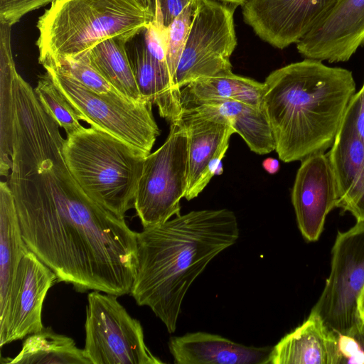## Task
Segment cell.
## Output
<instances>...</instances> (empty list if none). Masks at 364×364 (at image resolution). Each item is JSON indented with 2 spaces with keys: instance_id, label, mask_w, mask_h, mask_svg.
I'll use <instances>...</instances> for the list:
<instances>
[{
  "instance_id": "cell-1",
  "label": "cell",
  "mask_w": 364,
  "mask_h": 364,
  "mask_svg": "<svg viewBox=\"0 0 364 364\" xmlns=\"http://www.w3.org/2000/svg\"><path fill=\"white\" fill-rule=\"evenodd\" d=\"M8 183L28 250L58 282L78 291L130 294L137 232L83 191L68 169L62 148L37 151L11 175Z\"/></svg>"
},
{
  "instance_id": "cell-2",
  "label": "cell",
  "mask_w": 364,
  "mask_h": 364,
  "mask_svg": "<svg viewBox=\"0 0 364 364\" xmlns=\"http://www.w3.org/2000/svg\"><path fill=\"white\" fill-rule=\"evenodd\" d=\"M240 232L228 209L193 210L137 232V263L130 294L149 307L168 333L183 300L210 262L233 245Z\"/></svg>"
},
{
  "instance_id": "cell-3",
  "label": "cell",
  "mask_w": 364,
  "mask_h": 364,
  "mask_svg": "<svg viewBox=\"0 0 364 364\" xmlns=\"http://www.w3.org/2000/svg\"><path fill=\"white\" fill-rule=\"evenodd\" d=\"M350 70L306 58L271 73L262 105L284 162L302 161L332 146L355 95Z\"/></svg>"
},
{
  "instance_id": "cell-4",
  "label": "cell",
  "mask_w": 364,
  "mask_h": 364,
  "mask_svg": "<svg viewBox=\"0 0 364 364\" xmlns=\"http://www.w3.org/2000/svg\"><path fill=\"white\" fill-rule=\"evenodd\" d=\"M152 18L133 0H55L39 17V63L77 56L110 38L130 41Z\"/></svg>"
},
{
  "instance_id": "cell-5",
  "label": "cell",
  "mask_w": 364,
  "mask_h": 364,
  "mask_svg": "<svg viewBox=\"0 0 364 364\" xmlns=\"http://www.w3.org/2000/svg\"><path fill=\"white\" fill-rule=\"evenodd\" d=\"M63 153L73 176L100 206L124 218L134 207L146 156L93 127H83L64 139Z\"/></svg>"
},
{
  "instance_id": "cell-6",
  "label": "cell",
  "mask_w": 364,
  "mask_h": 364,
  "mask_svg": "<svg viewBox=\"0 0 364 364\" xmlns=\"http://www.w3.org/2000/svg\"><path fill=\"white\" fill-rule=\"evenodd\" d=\"M53 82L80 117L147 156L159 135L152 104L95 92L51 64L43 65Z\"/></svg>"
},
{
  "instance_id": "cell-7",
  "label": "cell",
  "mask_w": 364,
  "mask_h": 364,
  "mask_svg": "<svg viewBox=\"0 0 364 364\" xmlns=\"http://www.w3.org/2000/svg\"><path fill=\"white\" fill-rule=\"evenodd\" d=\"M364 287V220L338 232L331 250V271L311 310L338 335L363 343L364 324L358 303Z\"/></svg>"
},
{
  "instance_id": "cell-8",
  "label": "cell",
  "mask_w": 364,
  "mask_h": 364,
  "mask_svg": "<svg viewBox=\"0 0 364 364\" xmlns=\"http://www.w3.org/2000/svg\"><path fill=\"white\" fill-rule=\"evenodd\" d=\"M165 142L144 160L134 201L143 229L181 215L188 187V133L181 120L170 124Z\"/></svg>"
},
{
  "instance_id": "cell-9",
  "label": "cell",
  "mask_w": 364,
  "mask_h": 364,
  "mask_svg": "<svg viewBox=\"0 0 364 364\" xmlns=\"http://www.w3.org/2000/svg\"><path fill=\"white\" fill-rule=\"evenodd\" d=\"M93 290L87 295L83 348L91 364H161L144 341L140 322L117 296Z\"/></svg>"
},
{
  "instance_id": "cell-10",
  "label": "cell",
  "mask_w": 364,
  "mask_h": 364,
  "mask_svg": "<svg viewBox=\"0 0 364 364\" xmlns=\"http://www.w3.org/2000/svg\"><path fill=\"white\" fill-rule=\"evenodd\" d=\"M236 6L215 0L199 1L175 73L176 89L198 79L232 74L230 58L237 46Z\"/></svg>"
},
{
  "instance_id": "cell-11",
  "label": "cell",
  "mask_w": 364,
  "mask_h": 364,
  "mask_svg": "<svg viewBox=\"0 0 364 364\" xmlns=\"http://www.w3.org/2000/svg\"><path fill=\"white\" fill-rule=\"evenodd\" d=\"M55 274L29 251L22 258L5 314L0 318V346L20 340L43 328L44 299Z\"/></svg>"
},
{
  "instance_id": "cell-12",
  "label": "cell",
  "mask_w": 364,
  "mask_h": 364,
  "mask_svg": "<svg viewBox=\"0 0 364 364\" xmlns=\"http://www.w3.org/2000/svg\"><path fill=\"white\" fill-rule=\"evenodd\" d=\"M364 46V0H333L296 43L300 54L329 63L348 61Z\"/></svg>"
},
{
  "instance_id": "cell-13",
  "label": "cell",
  "mask_w": 364,
  "mask_h": 364,
  "mask_svg": "<svg viewBox=\"0 0 364 364\" xmlns=\"http://www.w3.org/2000/svg\"><path fill=\"white\" fill-rule=\"evenodd\" d=\"M180 120L188 133V176L185 198L193 199L210 181L208 168L222 161L235 133L228 119L202 105L183 106Z\"/></svg>"
},
{
  "instance_id": "cell-14",
  "label": "cell",
  "mask_w": 364,
  "mask_h": 364,
  "mask_svg": "<svg viewBox=\"0 0 364 364\" xmlns=\"http://www.w3.org/2000/svg\"><path fill=\"white\" fill-rule=\"evenodd\" d=\"M333 0H246L244 20L262 40L282 49L297 43Z\"/></svg>"
},
{
  "instance_id": "cell-15",
  "label": "cell",
  "mask_w": 364,
  "mask_h": 364,
  "mask_svg": "<svg viewBox=\"0 0 364 364\" xmlns=\"http://www.w3.org/2000/svg\"><path fill=\"white\" fill-rule=\"evenodd\" d=\"M301 161L291 202L302 236L315 242L323 230L327 215L336 207L337 184L327 154H316Z\"/></svg>"
},
{
  "instance_id": "cell-16",
  "label": "cell",
  "mask_w": 364,
  "mask_h": 364,
  "mask_svg": "<svg viewBox=\"0 0 364 364\" xmlns=\"http://www.w3.org/2000/svg\"><path fill=\"white\" fill-rule=\"evenodd\" d=\"M338 193L336 208L364 220V143L346 114L335 141L326 153Z\"/></svg>"
},
{
  "instance_id": "cell-17",
  "label": "cell",
  "mask_w": 364,
  "mask_h": 364,
  "mask_svg": "<svg viewBox=\"0 0 364 364\" xmlns=\"http://www.w3.org/2000/svg\"><path fill=\"white\" fill-rule=\"evenodd\" d=\"M168 349L176 364H269L272 347L247 346L199 331L171 337Z\"/></svg>"
},
{
  "instance_id": "cell-18",
  "label": "cell",
  "mask_w": 364,
  "mask_h": 364,
  "mask_svg": "<svg viewBox=\"0 0 364 364\" xmlns=\"http://www.w3.org/2000/svg\"><path fill=\"white\" fill-rule=\"evenodd\" d=\"M338 336L316 315L284 336L274 347L269 364L344 363Z\"/></svg>"
},
{
  "instance_id": "cell-19",
  "label": "cell",
  "mask_w": 364,
  "mask_h": 364,
  "mask_svg": "<svg viewBox=\"0 0 364 364\" xmlns=\"http://www.w3.org/2000/svg\"><path fill=\"white\" fill-rule=\"evenodd\" d=\"M142 30L133 38L132 51L127 50L139 93L144 101L155 105L160 116L170 124L178 122L183 109L181 90L176 88L167 63L146 48Z\"/></svg>"
},
{
  "instance_id": "cell-20",
  "label": "cell",
  "mask_w": 364,
  "mask_h": 364,
  "mask_svg": "<svg viewBox=\"0 0 364 364\" xmlns=\"http://www.w3.org/2000/svg\"><path fill=\"white\" fill-rule=\"evenodd\" d=\"M30 250L22 235L7 181L0 183V318L6 312L19 264Z\"/></svg>"
},
{
  "instance_id": "cell-21",
  "label": "cell",
  "mask_w": 364,
  "mask_h": 364,
  "mask_svg": "<svg viewBox=\"0 0 364 364\" xmlns=\"http://www.w3.org/2000/svg\"><path fill=\"white\" fill-rule=\"evenodd\" d=\"M205 105L224 115L249 148L258 154L275 150V141L263 107L236 100L198 102L183 105Z\"/></svg>"
},
{
  "instance_id": "cell-22",
  "label": "cell",
  "mask_w": 364,
  "mask_h": 364,
  "mask_svg": "<svg viewBox=\"0 0 364 364\" xmlns=\"http://www.w3.org/2000/svg\"><path fill=\"white\" fill-rule=\"evenodd\" d=\"M8 364H91L74 340L56 333L50 327L29 335L13 358H1Z\"/></svg>"
},
{
  "instance_id": "cell-23",
  "label": "cell",
  "mask_w": 364,
  "mask_h": 364,
  "mask_svg": "<svg viewBox=\"0 0 364 364\" xmlns=\"http://www.w3.org/2000/svg\"><path fill=\"white\" fill-rule=\"evenodd\" d=\"M264 83L234 73L196 80L181 90V105L198 102L236 100L263 107Z\"/></svg>"
},
{
  "instance_id": "cell-24",
  "label": "cell",
  "mask_w": 364,
  "mask_h": 364,
  "mask_svg": "<svg viewBox=\"0 0 364 364\" xmlns=\"http://www.w3.org/2000/svg\"><path fill=\"white\" fill-rule=\"evenodd\" d=\"M121 38H107L90 50L91 64L122 95L136 102L144 101L138 89L127 53V43Z\"/></svg>"
},
{
  "instance_id": "cell-25",
  "label": "cell",
  "mask_w": 364,
  "mask_h": 364,
  "mask_svg": "<svg viewBox=\"0 0 364 364\" xmlns=\"http://www.w3.org/2000/svg\"><path fill=\"white\" fill-rule=\"evenodd\" d=\"M0 171L6 177L11 167L14 124V79L17 73L11 49V26L1 24Z\"/></svg>"
},
{
  "instance_id": "cell-26",
  "label": "cell",
  "mask_w": 364,
  "mask_h": 364,
  "mask_svg": "<svg viewBox=\"0 0 364 364\" xmlns=\"http://www.w3.org/2000/svg\"><path fill=\"white\" fill-rule=\"evenodd\" d=\"M33 90L43 107L65 130L67 136L84 127L75 109L56 87L48 72L40 76Z\"/></svg>"
},
{
  "instance_id": "cell-27",
  "label": "cell",
  "mask_w": 364,
  "mask_h": 364,
  "mask_svg": "<svg viewBox=\"0 0 364 364\" xmlns=\"http://www.w3.org/2000/svg\"><path fill=\"white\" fill-rule=\"evenodd\" d=\"M89 50L75 57L66 58L56 63L46 64L56 66L63 73L73 77L95 92L114 97L127 99L116 90L91 64Z\"/></svg>"
},
{
  "instance_id": "cell-28",
  "label": "cell",
  "mask_w": 364,
  "mask_h": 364,
  "mask_svg": "<svg viewBox=\"0 0 364 364\" xmlns=\"http://www.w3.org/2000/svg\"><path fill=\"white\" fill-rule=\"evenodd\" d=\"M198 3L196 0L190 3L166 30V62L173 82L175 73Z\"/></svg>"
},
{
  "instance_id": "cell-29",
  "label": "cell",
  "mask_w": 364,
  "mask_h": 364,
  "mask_svg": "<svg viewBox=\"0 0 364 364\" xmlns=\"http://www.w3.org/2000/svg\"><path fill=\"white\" fill-rule=\"evenodd\" d=\"M55 0H0V23L12 26L27 13Z\"/></svg>"
},
{
  "instance_id": "cell-30",
  "label": "cell",
  "mask_w": 364,
  "mask_h": 364,
  "mask_svg": "<svg viewBox=\"0 0 364 364\" xmlns=\"http://www.w3.org/2000/svg\"><path fill=\"white\" fill-rule=\"evenodd\" d=\"M193 0H156V14L154 22L166 31L173 20Z\"/></svg>"
},
{
  "instance_id": "cell-31",
  "label": "cell",
  "mask_w": 364,
  "mask_h": 364,
  "mask_svg": "<svg viewBox=\"0 0 364 364\" xmlns=\"http://www.w3.org/2000/svg\"><path fill=\"white\" fill-rule=\"evenodd\" d=\"M346 114L352 120L358 134L364 143V82L351 100Z\"/></svg>"
},
{
  "instance_id": "cell-32",
  "label": "cell",
  "mask_w": 364,
  "mask_h": 364,
  "mask_svg": "<svg viewBox=\"0 0 364 364\" xmlns=\"http://www.w3.org/2000/svg\"><path fill=\"white\" fill-rule=\"evenodd\" d=\"M358 339L348 336L339 335L338 345L345 363H364V351Z\"/></svg>"
},
{
  "instance_id": "cell-33",
  "label": "cell",
  "mask_w": 364,
  "mask_h": 364,
  "mask_svg": "<svg viewBox=\"0 0 364 364\" xmlns=\"http://www.w3.org/2000/svg\"><path fill=\"white\" fill-rule=\"evenodd\" d=\"M143 11L155 20L156 14V0H133Z\"/></svg>"
},
{
  "instance_id": "cell-34",
  "label": "cell",
  "mask_w": 364,
  "mask_h": 364,
  "mask_svg": "<svg viewBox=\"0 0 364 364\" xmlns=\"http://www.w3.org/2000/svg\"><path fill=\"white\" fill-rule=\"evenodd\" d=\"M264 169L270 174L277 173L279 170V162L273 158H267L262 161Z\"/></svg>"
},
{
  "instance_id": "cell-35",
  "label": "cell",
  "mask_w": 364,
  "mask_h": 364,
  "mask_svg": "<svg viewBox=\"0 0 364 364\" xmlns=\"http://www.w3.org/2000/svg\"><path fill=\"white\" fill-rule=\"evenodd\" d=\"M358 308L360 317L363 323L364 324V287L359 296Z\"/></svg>"
},
{
  "instance_id": "cell-36",
  "label": "cell",
  "mask_w": 364,
  "mask_h": 364,
  "mask_svg": "<svg viewBox=\"0 0 364 364\" xmlns=\"http://www.w3.org/2000/svg\"><path fill=\"white\" fill-rule=\"evenodd\" d=\"M223 3L232 4V5H242L246 0H219Z\"/></svg>"
},
{
  "instance_id": "cell-37",
  "label": "cell",
  "mask_w": 364,
  "mask_h": 364,
  "mask_svg": "<svg viewBox=\"0 0 364 364\" xmlns=\"http://www.w3.org/2000/svg\"><path fill=\"white\" fill-rule=\"evenodd\" d=\"M363 343H364V331H363Z\"/></svg>"
},
{
  "instance_id": "cell-38",
  "label": "cell",
  "mask_w": 364,
  "mask_h": 364,
  "mask_svg": "<svg viewBox=\"0 0 364 364\" xmlns=\"http://www.w3.org/2000/svg\"><path fill=\"white\" fill-rule=\"evenodd\" d=\"M196 1H200V0H196Z\"/></svg>"
}]
</instances>
